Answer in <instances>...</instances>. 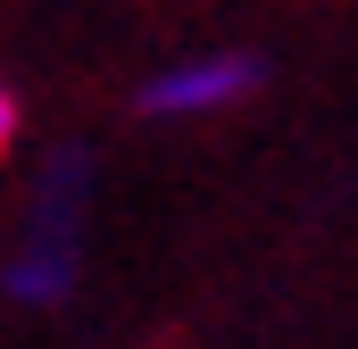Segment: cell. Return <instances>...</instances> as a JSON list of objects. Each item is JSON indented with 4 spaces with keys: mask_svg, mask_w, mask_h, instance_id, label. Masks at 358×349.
<instances>
[{
    "mask_svg": "<svg viewBox=\"0 0 358 349\" xmlns=\"http://www.w3.org/2000/svg\"><path fill=\"white\" fill-rule=\"evenodd\" d=\"M250 91H259V59H242V50H200V59L159 67L150 84L134 91V108L159 117V125H183V117H217V108H234V100H250Z\"/></svg>",
    "mask_w": 358,
    "mask_h": 349,
    "instance_id": "2",
    "label": "cell"
},
{
    "mask_svg": "<svg viewBox=\"0 0 358 349\" xmlns=\"http://www.w3.org/2000/svg\"><path fill=\"white\" fill-rule=\"evenodd\" d=\"M84 250H92V158L59 150L17 208V233L0 250V291L17 308H59L84 283Z\"/></svg>",
    "mask_w": 358,
    "mask_h": 349,
    "instance_id": "1",
    "label": "cell"
},
{
    "mask_svg": "<svg viewBox=\"0 0 358 349\" xmlns=\"http://www.w3.org/2000/svg\"><path fill=\"white\" fill-rule=\"evenodd\" d=\"M17 142V100H8V84H0V150Z\"/></svg>",
    "mask_w": 358,
    "mask_h": 349,
    "instance_id": "3",
    "label": "cell"
}]
</instances>
